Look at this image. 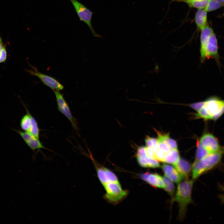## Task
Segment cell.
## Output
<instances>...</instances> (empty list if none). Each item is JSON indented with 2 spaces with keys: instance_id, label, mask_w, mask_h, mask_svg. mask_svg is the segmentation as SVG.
<instances>
[{
  "instance_id": "cell-15",
  "label": "cell",
  "mask_w": 224,
  "mask_h": 224,
  "mask_svg": "<svg viewBox=\"0 0 224 224\" xmlns=\"http://www.w3.org/2000/svg\"><path fill=\"white\" fill-rule=\"evenodd\" d=\"M195 19L197 27L202 30L206 26L207 12L203 9H198L196 14Z\"/></svg>"
},
{
  "instance_id": "cell-12",
  "label": "cell",
  "mask_w": 224,
  "mask_h": 224,
  "mask_svg": "<svg viewBox=\"0 0 224 224\" xmlns=\"http://www.w3.org/2000/svg\"><path fill=\"white\" fill-rule=\"evenodd\" d=\"M206 57L207 58H213L217 60L219 59L217 42L214 33L210 36L208 41L206 49Z\"/></svg>"
},
{
  "instance_id": "cell-2",
  "label": "cell",
  "mask_w": 224,
  "mask_h": 224,
  "mask_svg": "<svg viewBox=\"0 0 224 224\" xmlns=\"http://www.w3.org/2000/svg\"><path fill=\"white\" fill-rule=\"evenodd\" d=\"M193 180H186L178 184L173 201L179 206L178 217L180 220L183 219L188 205L192 202L191 193Z\"/></svg>"
},
{
  "instance_id": "cell-22",
  "label": "cell",
  "mask_w": 224,
  "mask_h": 224,
  "mask_svg": "<svg viewBox=\"0 0 224 224\" xmlns=\"http://www.w3.org/2000/svg\"><path fill=\"white\" fill-rule=\"evenodd\" d=\"M209 154H210L203 147L199 141L197 145L196 161L200 160Z\"/></svg>"
},
{
  "instance_id": "cell-21",
  "label": "cell",
  "mask_w": 224,
  "mask_h": 224,
  "mask_svg": "<svg viewBox=\"0 0 224 224\" xmlns=\"http://www.w3.org/2000/svg\"><path fill=\"white\" fill-rule=\"evenodd\" d=\"M26 144L32 150L40 149H45V147L38 139L34 137L31 138Z\"/></svg>"
},
{
  "instance_id": "cell-3",
  "label": "cell",
  "mask_w": 224,
  "mask_h": 224,
  "mask_svg": "<svg viewBox=\"0 0 224 224\" xmlns=\"http://www.w3.org/2000/svg\"><path fill=\"white\" fill-rule=\"evenodd\" d=\"M205 100L203 107L209 116V120H217L224 113V100L212 96Z\"/></svg>"
},
{
  "instance_id": "cell-11",
  "label": "cell",
  "mask_w": 224,
  "mask_h": 224,
  "mask_svg": "<svg viewBox=\"0 0 224 224\" xmlns=\"http://www.w3.org/2000/svg\"><path fill=\"white\" fill-rule=\"evenodd\" d=\"M98 178L102 185L110 182H119L115 175L110 170L104 167L97 168Z\"/></svg>"
},
{
  "instance_id": "cell-16",
  "label": "cell",
  "mask_w": 224,
  "mask_h": 224,
  "mask_svg": "<svg viewBox=\"0 0 224 224\" xmlns=\"http://www.w3.org/2000/svg\"><path fill=\"white\" fill-rule=\"evenodd\" d=\"M180 158V155L177 149H171L166 154L164 162L174 165Z\"/></svg>"
},
{
  "instance_id": "cell-5",
  "label": "cell",
  "mask_w": 224,
  "mask_h": 224,
  "mask_svg": "<svg viewBox=\"0 0 224 224\" xmlns=\"http://www.w3.org/2000/svg\"><path fill=\"white\" fill-rule=\"evenodd\" d=\"M106 192L105 198L110 202H118L125 197L127 192L122 189L119 182H110L103 185Z\"/></svg>"
},
{
  "instance_id": "cell-23",
  "label": "cell",
  "mask_w": 224,
  "mask_h": 224,
  "mask_svg": "<svg viewBox=\"0 0 224 224\" xmlns=\"http://www.w3.org/2000/svg\"><path fill=\"white\" fill-rule=\"evenodd\" d=\"M31 125L29 132L35 138L39 139L40 130L36 120L31 115Z\"/></svg>"
},
{
  "instance_id": "cell-28",
  "label": "cell",
  "mask_w": 224,
  "mask_h": 224,
  "mask_svg": "<svg viewBox=\"0 0 224 224\" xmlns=\"http://www.w3.org/2000/svg\"><path fill=\"white\" fill-rule=\"evenodd\" d=\"M206 100L200 101L191 104L190 107L194 110L198 111L202 108L205 105Z\"/></svg>"
},
{
  "instance_id": "cell-32",
  "label": "cell",
  "mask_w": 224,
  "mask_h": 224,
  "mask_svg": "<svg viewBox=\"0 0 224 224\" xmlns=\"http://www.w3.org/2000/svg\"><path fill=\"white\" fill-rule=\"evenodd\" d=\"M7 51L6 46L4 45L2 48V54L0 56V63L4 62L7 58Z\"/></svg>"
},
{
  "instance_id": "cell-4",
  "label": "cell",
  "mask_w": 224,
  "mask_h": 224,
  "mask_svg": "<svg viewBox=\"0 0 224 224\" xmlns=\"http://www.w3.org/2000/svg\"><path fill=\"white\" fill-rule=\"evenodd\" d=\"M69 1L73 5L80 21L84 22L87 25L94 36L101 38L102 36L95 31L91 24L92 18L94 12L77 0Z\"/></svg>"
},
{
  "instance_id": "cell-7",
  "label": "cell",
  "mask_w": 224,
  "mask_h": 224,
  "mask_svg": "<svg viewBox=\"0 0 224 224\" xmlns=\"http://www.w3.org/2000/svg\"><path fill=\"white\" fill-rule=\"evenodd\" d=\"M56 99L58 110L64 115L70 121L73 128L77 129L76 120L72 115L69 106L63 95L59 91H54Z\"/></svg>"
},
{
  "instance_id": "cell-33",
  "label": "cell",
  "mask_w": 224,
  "mask_h": 224,
  "mask_svg": "<svg viewBox=\"0 0 224 224\" xmlns=\"http://www.w3.org/2000/svg\"><path fill=\"white\" fill-rule=\"evenodd\" d=\"M152 143V148L155 152L158 149V142L157 139L151 138Z\"/></svg>"
},
{
  "instance_id": "cell-35",
  "label": "cell",
  "mask_w": 224,
  "mask_h": 224,
  "mask_svg": "<svg viewBox=\"0 0 224 224\" xmlns=\"http://www.w3.org/2000/svg\"><path fill=\"white\" fill-rule=\"evenodd\" d=\"M4 45L3 42L2 38L0 36V56L2 54L3 47Z\"/></svg>"
},
{
  "instance_id": "cell-19",
  "label": "cell",
  "mask_w": 224,
  "mask_h": 224,
  "mask_svg": "<svg viewBox=\"0 0 224 224\" xmlns=\"http://www.w3.org/2000/svg\"><path fill=\"white\" fill-rule=\"evenodd\" d=\"M158 137L161 138L169 147L171 149H177V145L176 141L170 138L169 134H162L157 132Z\"/></svg>"
},
{
  "instance_id": "cell-8",
  "label": "cell",
  "mask_w": 224,
  "mask_h": 224,
  "mask_svg": "<svg viewBox=\"0 0 224 224\" xmlns=\"http://www.w3.org/2000/svg\"><path fill=\"white\" fill-rule=\"evenodd\" d=\"M199 142L209 154L217 152L222 148L216 138L211 133H206L203 135Z\"/></svg>"
},
{
  "instance_id": "cell-26",
  "label": "cell",
  "mask_w": 224,
  "mask_h": 224,
  "mask_svg": "<svg viewBox=\"0 0 224 224\" xmlns=\"http://www.w3.org/2000/svg\"><path fill=\"white\" fill-rule=\"evenodd\" d=\"M143 158L146 161L148 167L157 168L160 167V164L158 160L152 158L147 157V156Z\"/></svg>"
},
{
  "instance_id": "cell-31",
  "label": "cell",
  "mask_w": 224,
  "mask_h": 224,
  "mask_svg": "<svg viewBox=\"0 0 224 224\" xmlns=\"http://www.w3.org/2000/svg\"><path fill=\"white\" fill-rule=\"evenodd\" d=\"M146 156L145 147L144 146L139 147L137 150L136 156L144 157Z\"/></svg>"
},
{
  "instance_id": "cell-20",
  "label": "cell",
  "mask_w": 224,
  "mask_h": 224,
  "mask_svg": "<svg viewBox=\"0 0 224 224\" xmlns=\"http://www.w3.org/2000/svg\"><path fill=\"white\" fill-rule=\"evenodd\" d=\"M163 178L165 184L164 189L173 197L175 190V187L173 181L165 175Z\"/></svg>"
},
{
  "instance_id": "cell-17",
  "label": "cell",
  "mask_w": 224,
  "mask_h": 224,
  "mask_svg": "<svg viewBox=\"0 0 224 224\" xmlns=\"http://www.w3.org/2000/svg\"><path fill=\"white\" fill-rule=\"evenodd\" d=\"M21 129L25 131L29 132L31 125V115L27 110V114L22 118L20 123Z\"/></svg>"
},
{
  "instance_id": "cell-6",
  "label": "cell",
  "mask_w": 224,
  "mask_h": 224,
  "mask_svg": "<svg viewBox=\"0 0 224 224\" xmlns=\"http://www.w3.org/2000/svg\"><path fill=\"white\" fill-rule=\"evenodd\" d=\"M32 69L27 71L32 75L37 77L45 85L54 91H60L64 88L63 86L54 78L40 72L35 67L31 66Z\"/></svg>"
},
{
  "instance_id": "cell-29",
  "label": "cell",
  "mask_w": 224,
  "mask_h": 224,
  "mask_svg": "<svg viewBox=\"0 0 224 224\" xmlns=\"http://www.w3.org/2000/svg\"><path fill=\"white\" fill-rule=\"evenodd\" d=\"M166 153L158 149L155 152V159L158 161L164 162Z\"/></svg>"
},
{
  "instance_id": "cell-27",
  "label": "cell",
  "mask_w": 224,
  "mask_h": 224,
  "mask_svg": "<svg viewBox=\"0 0 224 224\" xmlns=\"http://www.w3.org/2000/svg\"><path fill=\"white\" fill-rule=\"evenodd\" d=\"M15 131L21 136L26 143L34 137L30 133L27 132H22L16 130H15Z\"/></svg>"
},
{
  "instance_id": "cell-25",
  "label": "cell",
  "mask_w": 224,
  "mask_h": 224,
  "mask_svg": "<svg viewBox=\"0 0 224 224\" xmlns=\"http://www.w3.org/2000/svg\"><path fill=\"white\" fill-rule=\"evenodd\" d=\"M157 140L158 149L166 154L170 151L171 150L170 148L161 138L158 137Z\"/></svg>"
},
{
  "instance_id": "cell-34",
  "label": "cell",
  "mask_w": 224,
  "mask_h": 224,
  "mask_svg": "<svg viewBox=\"0 0 224 224\" xmlns=\"http://www.w3.org/2000/svg\"><path fill=\"white\" fill-rule=\"evenodd\" d=\"M146 146L147 147H152V143L151 138L147 136L145 139Z\"/></svg>"
},
{
  "instance_id": "cell-24",
  "label": "cell",
  "mask_w": 224,
  "mask_h": 224,
  "mask_svg": "<svg viewBox=\"0 0 224 224\" xmlns=\"http://www.w3.org/2000/svg\"><path fill=\"white\" fill-rule=\"evenodd\" d=\"M222 6V4L216 0H210L206 7L205 10L210 12L217 9Z\"/></svg>"
},
{
  "instance_id": "cell-30",
  "label": "cell",
  "mask_w": 224,
  "mask_h": 224,
  "mask_svg": "<svg viewBox=\"0 0 224 224\" xmlns=\"http://www.w3.org/2000/svg\"><path fill=\"white\" fill-rule=\"evenodd\" d=\"M145 147V152L147 157L155 159V152L152 147Z\"/></svg>"
},
{
  "instance_id": "cell-18",
  "label": "cell",
  "mask_w": 224,
  "mask_h": 224,
  "mask_svg": "<svg viewBox=\"0 0 224 224\" xmlns=\"http://www.w3.org/2000/svg\"><path fill=\"white\" fill-rule=\"evenodd\" d=\"M210 0H180L186 2L190 7L201 9L205 8Z\"/></svg>"
},
{
  "instance_id": "cell-9",
  "label": "cell",
  "mask_w": 224,
  "mask_h": 224,
  "mask_svg": "<svg viewBox=\"0 0 224 224\" xmlns=\"http://www.w3.org/2000/svg\"><path fill=\"white\" fill-rule=\"evenodd\" d=\"M201 31L200 52L201 61L203 62L207 58L206 49L207 44L209 38L213 32L212 29L208 26H206Z\"/></svg>"
},
{
  "instance_id": "cell-10",
  "label": "cell",
  "mask_w": 224,
  "mask_h": 224,
  "mask_svg": "<svg viewBox=\"0 0 224 224\" xmlns=\"http://www.w3.org/2000/svg\"><path fill=\"white\" fill-rule=\"evenodd\" d=\"M140 177L150 185L164 189L165 184L163 177L157 174L146 173L141 174Z\"/></svg>"
},
{
  "instance_id": "cell-1",
  "label": "cell",
  "mask_w": 224,
  "mask_h": 224,
  "mask_svg": "<svg viewBox=\"0 0 224 224\" xmlns=\"http://www.w3.org/2000/svg\"><path fill=\"white\" fill-rule=\"evenodd\" d=\"M224 153V147L218 152L209 154L202 159L196 161L192 168L193 180L213 169L221 161Z\"/></svg>"
},
{
  "instance_id": "cell-36",
  "label": "cell",
  "mask_w": 224,
  "mask_h": 224,
  "mask_svg": "<svg viewBox=\"0 0 224 224\" xmlns=\"http://www.w3.org/2000/svg\"><path fill=\"white\" fill-rule=\"evenodd\" d=\"M221 188L223 192V194L220 196V199L222 202L224 203V186H221Z\"/></svg>"
},
{
  "instance_id": "cell-14",
  "label": "cell",
  "mask_w": 224,
  "mask_h": 224,
  "mask_svg": "<svg viewBox=\"0 0 224 224\" xmlns=\"http://www.w3.org/2000/svg\"><path fill=\"white\" fill-rule=\"evenodd\" d=\"M174 166L183 177H188L191 169V165L188 161L183 158H180Z\"/></svg>"
},
{
  "instance_id": "cell-37",
  "label": "cell",
  "mask_w": 224,
  "mask_h": 224,
  "mask_svg": "<svg viewBox=\"0 0 224 224\" xmlns=\"http://www.w3.org/2000/svg\"><path fill=\"white\" fill-rule=\"evenodd\" d=\"M220 2L224 3V0H216Z\"/></svg>"
},
{
  "instance_id": "cell-13",
  "label": "cell",
  "mask_w": 224,
  "mask_h": 224,
  "mask_svg": "<svg viewBox=\"0 0 224 224\" xmlns=\"http://www.w3.org/2000/svg\"><path fill=\"white\" fill-rule=\"evenodd\" d=\"M162 169L165 175L167 176L173 181L179 183L182 180L183 177L173 166L168 164H164L162 166Z\"/></svg>"
}]
</instances>
